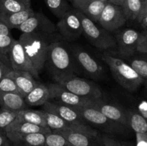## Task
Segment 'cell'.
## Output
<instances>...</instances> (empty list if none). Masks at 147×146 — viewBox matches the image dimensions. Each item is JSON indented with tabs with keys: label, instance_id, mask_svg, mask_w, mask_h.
<instances>
[{
	"label": "cell",
	"instance_id": "277c9868",
	"mask_svg": "<svg viewBox=\"0 0 147 146\" xmlns=\"http://www.w3.org/2000/svg\"><path fill=\"white\" fill-rule=\"evenodd\" d=\"M86 120L88 124L93 128L101 130L107 135H124L130 129L113 121L98 110L89 106L73 107Z\"/></svg>",
	"mask_w": 147,
	"mask_h": 146
},
{
	"label": "cell",
	"instance_id": "9a60e30c",
	"mask_svg": "<svg viewBox=\"0 0 147 146\" xmlns=\"http://www.w3.org/2000/svg\"><path fill=\"white\" fill-rule=\"evenodd\" d=\"M9 58L11 70L29 72L35 79L39 78L40 74L34 68L27 53L25 52L22 44L18 40H14L10 49Z\"/></svg>",
	"mask_w": 147,
	"mask_h": 146
},
{
	"label": "cell",
	"instance_id": "8d00e7d4",
	"mask_svg": "<svg viewBox=\"0 0 147 146\" xmlns=\"http://www.w3.org/2000/svg\"><path fill=\"white\" fill-rule=\"evenodd\" d=\"M136 146H147V133H136Z\"/></svg>",
	"mask_w": 147,
	"mask_h": 146
},
{
	"label": "cell",
	"instance_id": "2e32d148",
	"mask_svg": "<svg viewBox=\"0 0 147 146\" xmlns=\"http://www.w3.org/2000/svg\"><path fill=\"white\" fill-rule=\"evenodd\" d=\"M7 137L9 141L13 142L14 140L31 133H45L48 134L51 133V130L49 128L42 127L36 125L31 124L27 122L22 121L17 117H16L4 130Z\"/></svg>",
	"mask_w": 147,
	"mask_h": 146
},
{
	"label": "cell",
	"instance_id": "d6986e66",
	"mask_svg": "<svg viewBox=\"0 0 147 146\" xmlns=\"http://www.w3.org/2000/svg\"><path fill=\"white\" fill-rule=\"evenodd\" d=\"M8 73L15 82L19 92L24 97L34 88L38 82L29 72L10 70Z\"/></svg>",
	"mask_w": 147,
	"mask_h": 146
},
{
	"label": "cell",
	"instance_id": "44dd1931",
	"mask_svg": "<svg viewBox=\"0 0 147 146\" xmlns=\"http://www.w3.org/2000/svg\"><path fill=\"white\" fill-rule=\"evenodd\" d=\"M50 100V92L47 84L37 82L32 90L24 97L27 106H42Z\"/></svg>",
	"mask_w": 147,
	"mask_h": 146
},
{
	"label": "cell",
	"instance_id": "9c48e42d",
	"mask_svg": "<svg viewBox=\"0 0 147 146\" xmlns=\"http://www.w3.org/2000/svg\"><path fill=\"white\" fill-rule=\"evenodd\" d=\"M47 87L50 92L49 101L70 107H84L88 106L93 100L76 95L57 82L49 83Z\"/></svg>",
	"mask_w": 147,
	"mask_h": 146
},
{
	"label": "cell",
	"instance_id": "8fae6325",
	"mask_svg": "<svg viewBox=\"0 0 147 146\" xmlns=\"http://www.w3.org/2000/svg\"><path fill=\"white\" fill-rule=\"evenodd\" d=\"M140 32L134 29L126 28L117 31L115 37L118 54L121 58L134 57L137 52Z\"/></svg>",
	"mask_w": 147,
	"mask_h": 146
},
{
	"label": "cell",
	"instance_id": "d6a6232c",
	"mask_svg": "<svg viewBox=\"0 0 147 146\" xmlns=\"http://www.w3.org/2000/svg\"><path fill=\"white\" fill-rule=\"evenodd\" d=\"M0 92L20 93L15 82L10 76L8 72L4 75H3V77L0 80Z\"/></svg>",
	"mask_w": 147,
	"mask_h": 146
},
{
	"label": "cell",
	"instance_id": "f1b7e54d",
	"mask_svg": "<svg viewBox=\"0 0 147 146\" xmlns=\"http://www.w3.org/2000/svg\"><path fill=\"white\" fill-rule=\"evenodd\" d=\"M14 40L11 34L0 36V63L1 64L10 65L9 54Z\"/></svg>",
	"mask_w": 147,
	"mask_h": 146
},
{
	"label": "cell",
	"instance_id": "4316f807",
	"mask_svg": "<svg viewBox=\"0 0 147 146\" xmlns=\"http://www.w3.org/2000/svg\"><path fill=\"white\" fill-rule=\"evenodd\" d=\"M42 113L47 127L52 132L56 133V132L61 131V130H65V129L70 128L73 126H76L69 124L68 123L65 121L61 117L56 115L53 114V113H47V112L44 111V110H42Z\"/></svg>",
	"mask_w": 147,
	"mask_h": 146
},
{
	"label": "cell",
	"instance_id": "4fadbf2b",
	"mask_svg": "<svg viewBox=\"0 0 147 146\" xmlns=\"http://www.w3.org/2000/svg\"><path fill=\"white\" fill-rule=\"evenodd\" d=\"M76 64L83 72L91 78L100 80L103 75V68L100 63L87 51L80 48L72 50Z\"/></svg>",
	"mask_w": 147,
	"mask_h": 146
},
{
	"label": "cell",
	"instance_id": "f6af8a7d",
	"mask_svg": "<svg viewBox=\"0 0 147 146\" xmlns=\"http://www.w3.org/2000/svg\"><path fill=\"white\" fill-rule=\"evenodd\" d=\"M144 84H145V88H146V92H147V80H144Z\"/></svg>",
	"mask_w": 147,
	"mask_h": 146
},
{
	"label": "cell",
	"instance_id": "5b68a950",
	"mask_svg": "<svg viewBox=\"0 0 147 146\" xmlns=\"http://www.w3.org/2000/svg\"><path fill=\"white\" fill-rule=\"evenodd\" d=\"M78 14L81 19L83 34L93 46L103 51L116 49V40L109 31L98 26L80 11H78Z\"/></svg>",
	"mask_w": 147,
	"mask_h": 146
},
{
	"label": "cell",
	"instance_id": "bcb514c9",
	"mask_svg": "<svg viewBox=\"0 0 147 146\" xmlns=\"http://www.w3.org/2000/svg\"><path fill=\"white\" fill-rule=\"evenodd\" d=\"M68 1H73V0H68Z\"/></svg>",
	"mask_w": 147,
	"mask_h": 146
},
{
	"label": "cell",
	"instance_id": "60d3db41",
	"mask_svg": "<svg viewBox=\"0 0 147 146\" xmlns=\"http://www.w3.org/2000/svg\"><path fill=\"white\" fill-rule=\"evenodd\" d=\"M139 112L147 120V102H142V104H140V109H139Z\"/></svg>",
	"mask_w": 147,
	"mask_h": 146
},
{
	"label": "cell",
	"instance_id": "6da1fadb",
	"mask_svg": "<svg viewBox=\"0 0 147 146\" xmlns=\"http://www.w3.org/2000/svg\"><path fill=\"white\" fill-rule=\"evenodd\" d=\"M45 66L55 82L76 76L77 65L72 50L62 40L52 42L48 47Z\"/></svg>",
	"mask_w": 147,
	"mask_h": 146
},
{
	"label": "cell",
	"instance_id": "836d02e7",
	"mask_svg": "<svg viewBox=\"0 0 147 146\" xmlns=\"http://www.w3.org/2000/svg\"><path fill=\"white\" fill-rule=\"evenodd\" d=\"M17 113L8 111L0 107V130L4 131L7 126L17 117Z\"/></svg>",
	"mask_w": 147,
	"mask_h": 146
},
{
	"label": "cell",
	"instance_id": "e575fe53",
	"mask_svg": "<svg viewBox=\"0 0 147 146\" xmlns=\"http://www.w3.org/2000/svg\"><path fill=\"white\" fill-rule=\"evenodd\" d=\"M137 52L141 53H147V28L140 32L139 43H138Z\"/></svg>",
	"mask_w": 147,
	"mask_h": 146
},
{
	"label": "cell",
	"instance_id": "30bf717a",
	"mask_svg": "<svg viewBox=\"0 0 147 146\" xmlns=\"http://www.w3.org/2000/svg\"><path fill=\"white\" fill-rule=\"evenodd\" d=\"M127 21L121 6L107 1L98 23L106 31L113 32L121 28Z\"/></svg>",
	"mask_w": 147,
	"mask_h": 146
},
{
	"label": "cell",
	"instance_id": "ab89813d",
	"mask_svg": "<svg viewBox=\"0 0 147 146\" xmlns=\"http://www.w3.org/2000/svg\"><path fill=\"white\" fill-rule=\"evenodd\" d=\"M146 16H147V0H145L144 2L143 7H142V10H141L140 13H139V16H138L137 19H136V21L140 23V21L144 18Z\"/></svg>",
	"mask_w": 147,
	"mask_h": 146
},
{
	"label": "cell",
	"instance_id": "484cf974",
	"mask_svg": "<svg viewBox=\"0 0 147 146\" xmlns=\"http://www.w3.org/2000/svg\"><path fill=\"white\" fill-rule=\"evenodd\" d=\"M46 135L45 133H31L11 142V146H44Z\"/></svg>",
	"mask_w": 147,
	"mask_h": 146
},
{
	"label": "cell",
	"instance_id": "ba28073f",
	"mask_svg": "<svg viewBox=\"0 0 147 146\" xmlns=\"http://www.w3.org/2000/svg\"><path fill=\"white\" fill-rule=\"evenodd\" d=\"M57 83L71 92L83 98L97 100L101 98L103 95L102 90L96 83L77 76H73Z\"/></svg>",
	"mask_w": 147,
	"mask_h": 146
},
{
	"label": "cell",
	"instance_id": "b9f144b4",
	"mask_svg": "<svg viewBox=\"0 0 147 146\" xmlns=\"http://www.w3.org/2000/svg\"><path fill=\"white\" fill-rule=\"evenodd\" d=\"M108 1L110 3H112L113 4H116V5L122 6L123 2L125 1V0H108Z\"/></svg>",
	"mask_w": 147,
	"mask_h": 146
},
{
	"label": "cell",
	"instance_id": "f35d334b",
	"mask_svg": "<svg viewBox=\"0 0 147 146\" xmlns=\"http://www.w3.org/2000/svg\"><path fill=\"white\" fill-rule=\"evenodd\" d=\"M0 146H11V142L7 137L5 132L0 130Z\"/></svg>",
	"mask_w": 147,
	"mask_h": 146
},
{
	"label": "cell",
	"instance_id": "3957f363",
	"mask_svg": "<svg viewBox=\"0 0 147 146\" xmlns=\"http://www.w3.org/2000/svg\"><path fill=\"white\" fill-rule=\"evenodd\" d=\"M102 59L109 67L113 78L129 92H135L144 84V79L123 59L105 52Z\"/></svg>",
	"mask_w": 147,
	"mask_h": 146
},
{
	"label": "cell",
	"instance_id": "74e56055",
	"mask_svg": "<svg viewBox=\"0 0 147 146\" xmlns=\"http://www.w3.org/2000/svg\"><path fill=\"white\" fill-rule=\"evenodd\" d=\"M11 34V29L7 26L4 21L0 19V36Z\"/></svg>",
	"mask_w": 147,
	"mask_h": 146
},
{
	"label": "cell",
	"instance_id": "f546056e",
	"mask_svg": "<svg viewBox=\"0 0 147 146\" xmlns=\"http://www.w3.org/2000/svg\"><path fill=\"white\" fill-rule=\"evenodd\" d=\"M46 5L53 14L58 18L70 9L67 0H44Z\"/></svg>",
	"mask_w": 147,
	"mask_h": 146
},
{
	"label": "cell",
	"instance_id": "7a4b0ae2",
	"mask_svg": "<svg viewBox=\"0 0 147 146\" xmlns=\"http://www.w3.org/2000/svg\"><path fill=\"white\" fill-rule=\"evenodd\" d=\"M62 40L58 34L42 35L32 33H22L19 37L30 62L40 74L45 67L48 47L52 42Z\"/></svg>",
	"mask_w": 147,
	"mask_h": 146
},
{
	"label": "cell",
	"instance_id": "e0dca14e",
	"mask_svg": "<svg viewBox=\"0 0 147 146\" xmlns=\"http://www.w3.org/2000/svg\"><path fill=\"white\" fill-rule=\"evenodd\" d=\"M88 106L98 110L110 120L130 129L128 124L127 111L121 107L106 102L100 99L93 100Z\"/></svg>",
	"mask_w": 147,
	"mask_h": 146
},
{
	"label": "cell",
	"instance_id": "d4e9b609",
	"mask_svg": "<svg viewBox=\"0 0 147 146\" xmlns=\"http://www.w3.org/2000/svg\"><path fill=\"white\" fill-rule=\"evenodd\" d=\"M17 117L22 121L36 125L42 127L48 128L45 120L42 110H32L28 108L24 109L17 113Z\"/></svg>",
	"mask_w": 147,
	"mask_h": 146
},
{
	"label": "cell",
	"instance_id": "4dcf8cb0",
	"mask_svg": "<svg viewBox=\"0 0 147 146\" xmlns=\"http://www.w3.org/2000/svg\"><path fill=\"white\" fill-rule=\"evenodd\" d=\"M128 62H126L136 72L140 77L144 79V80H147V61L143 59L139 58H129L125 59Z\"/></svg>",
	"mask_w": 147,
	"mask_h": 146
},
{
	"label": "cell",
	"instance_id": "d590c367",
	"mask_svg": "<svg viewBox=\"0 0 147 146\" xmlns=\"http://www.w3.org/2000/svg\"><path fill=\"white\" fill-rule=\"evenodd\" d=\"M101 138L105 146H121V143L109 135H101Z\"/></svg>",
	"mask_w": 147,
	"mask_h": 146
},
{
	"label": "cell",
	"instance_id": "83f0119b",
	"mask_svg": "<svg viewBox=\"0 0 147 146\" xmlns=\"http://www.w3.org/2000/svg\"><path fill=\"white\" fill-rule=\"evenodd\" d=\"M144 1L145 0H125L121 7L127 20H136Z\"/></svg>",
	"mask_w": 147,
	"mask_h": 146
},
{
	"label": "cell",
	"instance_id": "8992f818",
	"mask_svg": "<svg viewBox=\"0 0 147 146\" xmlns=\"http://www.w3.org/2000/svg\"><path fill=\"white\" fill-rule=\"evenodd\" d=\"M56 133L63 135L73 146H105L101 135L90 125L73 126Z\"/></svg>",
	"mask_w": 147,
	"mask_h": 146
},
{
	"label": "cell",
	"instance_id": "1f68e13d",
	"mask_svg": "<svg viewBox=\"0 0 147 146\" xmlns=\"http://www.w3.org/2000/svg\"><path fill=\"white\" fill-rule=\"evenodd\" d=\"M44 146H73L63 135L57 133H51L46 135Z\"/></svg>",
	"mask_w": 147,
	"mask_h": 146
},
{
	"label": "cell",
	"instance_id": "7402d4cb",
	"mask_svg": "<svg viewBox=\"0 0 147 146\" xmlns=\"http://www.w3.org/2000/svg\"><path fill=\"white\" fill-rule=\"evenodd\" d=\"M34 11L32 7L27 9L20 11L18 12L13 13L7 15H3L0 17V19L7 24L11 29H18L20 25L27 21L30 17L34 14Z\"/></svg>",
	"mask_w": 147,
	"mask_h": 146
},
{
	"label": "cell",
	"instance_id": "7c38bea8",
	"mask_svg": "<svg viewBox=\"0 0 147 146\" xmlns=\"http://www.w3.org/2000/svg\"><path fill=\"white\" fill-rule=\"evenodd\" d=\"M22 33H32L42 35L58 34L56 26L42 13H34L18 27Z\"/></svg>",
	"mask_w": 147,
	"mask_h": 146
},
{
	"label": "cell",
	"instance_id": "7bdbcfd3",
	"mask_svg": "<svg viewBox=\"0 0 147 146\" xmlns=\"http://www.w3.org/2000/svg\"><path fill=\"white\" fill-rule=\"evenodd\" d=\"M140 24L144 29L147 28V16H146V17L140 21Z\"/></svg>",
	"mask_w": 147,
	"mask_h": 146
},
{
	"label": "cell",
	"instance_id": "ee69618b",
	"mask_svg": "<svg viewBox=\"0 0 147 146\" xmlns=\"http://www.w3.org/2000/svg\"><path fill=\"white\" fill-rule=\"evenodd\" d=\"M121 146H131V145H130L128 144V143H121Z\"/></svg>",
	"mask_w": 147,
	"mask_h": 146
},
{
	"label": "cell",
	"instance_id": "ac0fdd59",
	"mask_svg": "<svg viewBox=\"0 0 147 146\" xmlns=\"http://www.w3.org/2000/svg\"><path fill=\"white\" fill-rule=\"evenodd\" d=\"M108 0H73L74 9L98 23Z\"/></svg>",
	"mask_w": 147,
	"mask_h": 146
},
{
	"label": "cell",
	"instance_id": "603a6c76",
	"mask_svg": "<svg viewBox=\"0 0 147 146\" xmlns=\"http://www.w3.org/2000/svg\"><path fill=\"white\" fill-rule=\"evenodd\" d=\"M31 7V0H0V17Z\"/></svg>",
	"mask_w": 147,
	"mask_h": 146
},
{
	"label": "cell",
	"instance_id": "52a82bcc",
	"mask_svg": "<svg viewBox=\"0 0 147 146\" xmlns=\"http://www.w3.org/2000/svg\"><path fill=\"white\" fill-rule=\"evenodd\" d=\"M60 38L67 42L78 40L83 34V27L78 11L70 9L66 11L56 25Z\"/></svg>",
	"mask_w": 147,
	"mask_h": 146
},
{
	"label": "cell",
	"instance_id": "cb8c5ba5",
	"mask_svg": "<svg viewBox=\"0 0 147 146\" xmlns=\"http://www.w3.org/2000/svg\"><path fill=\"white\" fill-rule=\"evenodd\" d=\"M126 111L130 130L131 129L136 133H147V120L140 113L132 109L126 110Z\"/></svg>",
	"mask_w": 147,
	"mask_h": 146
},
{
	"label": "cell",
	"instance_id": "ffe728a7",
	"mask_svg": "<svg viewBox=\"0 0 147 146\" xmlns=\"http://www.w3.org/2000/svg\"><path fill=\"white\" fill-rule=\"evenodd\" d=\"M0 107L8 111L18 113L27 108L24 97L20 93L0 92Z\"/></svg>",
	"mask_w": 147,
	"mask_h": 146
},
{
	"label": "cell",
	"instance_id": "5bb4252c",
	"mask_svg": "<svg viewBox=\"0 0 147 146\" xmlns=\"http://www.w3.org/2000/svg\"><path fill=\"white\" fill-rule=\"evenodd\" d=\"M42 107V110L59 116L70 125L76 126L89 125L81 115L73 107L47 101Z\"/></svg>",
	"mask_w": 147,
	"mask_h": 146
}]
</instances>
